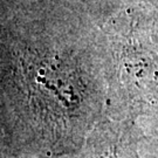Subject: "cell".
Listing matches in <instances>:
<instances>
[{
	"label": "cell",
	"mask_w": 158,
	"mask_h": 158,
	"mask_svg": "<svg viewBox=\"0 0 158 158\" xmlns=\"http://www.w3.org/2000/svg\"><path fill=\"white\" fill-rule=\"evenodd\" d=\"M127 137L110 139L103 129L93 131L85 144V158H137L136 148Z\"/></svg>",
	"instance_id": "6da1fadb"
}]
</instances>
